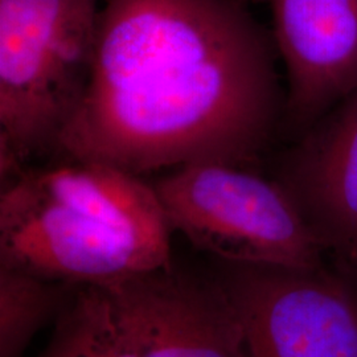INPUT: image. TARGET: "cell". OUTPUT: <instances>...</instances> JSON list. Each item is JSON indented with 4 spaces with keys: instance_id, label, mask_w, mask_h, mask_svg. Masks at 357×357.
<instances>
[{
    "instance_id": "cell-1",
    "label": "cell",
    "mask_w": 357,
    "mask_h": 357,
    "mask_svg": "<svg viewBox=\"0 0 357 357\" xmlns=\"http://www.w3.org/2000/svg\"><path fill=\"white\" fill-rule=\"evenodd\" d=\"M275 45L236 0H105L89 86L53 159L134 175L249 168L282 126Z\"/></svg>"
},
{
    "instance_id": "cell-2",
    "label": "cell",
    "mask_w": 357,
    "mask_h": 357,
    "mask_svg": "<svg viewBox=\"0 0 357 357\" xmlns=\"http://www.w3.org/2000/svg\"><path fill=\"white\" fill-rule=\"evenodd\" d=\"M151 183L118 167L53 159L1 183L0 268L112 286L172 265Z\"/></svg>"
},
{
    "instance_id": "cell-3",
    "label": "cell",
    "mask_w": 357,
    "mask_h": 357,
    "mask_svg": "<svg viewBox=\"0 0 357 357\" xmlns=\"http://www.w3.org/2000/svg\"><path fill=\"white\" fill-rule=\"evenodd\" d=\"M100 0H0V178L53 156L89 86Z\"/></svg>"
},
{
    "instance_id": "cell-4",
    "label": "cell",
    "mask_w": 357,
    "mask_h": 357,
    "mask_svg": "<svg viewBox=\"0 0 357 357\" xmlns=\"http://www.w3.org/2000/svg\"><path fill=\"white\" fill-rule=\"evenodd\" d=\"M151 185L171 229L221 262L321 268V245L275 178L204 162L175 168Z\"/></svg>"
},
{
    "instance_id": "cell-5",
    "label": "cell",
    "mask_w": 357,
    "mask_h": 357,
    "mask_svg": "<svg viewBox=\"0 0 357 357\" xmlns=\"http://www.w3.org/2000/svg\"><path fill=\"white\" fill-rule=\"evenodd\" d=\"M250 357H357V293L319 270L222 262Z\"/></svg>"
},
{
    "instance_id": "cell-6",
    "label": "cell",
    "mask_w": 357,
    "mask_h": 357,
    "mask_svg": "<svg viewBox=\"0 0 357 357\" xmlns=\"http://www.w3.org/2000/svg\"><path fill=\"white\" fill-rule=\"evenodd\" d=\"M105 287L139 357H250L241 319L217 277L171 265Z\"/></svg>"
},
{
    "instance_id": "cell-7",
    "label": "cell",
    "mask_w": 357,
    "mask_h": 357,
    "mask_svg": "<svg viewBox=\"0 0 357 357\" xmlns=\"http://www.w3.org/2000/svg\"><path fill=\"white\" fill-rule=\"evenodd\" d=\"M287 91L282 126L294 138L357 89V0H268Z\"/></svg>"
},
{
    "instance_id": "cell-8",
    "label": "cell",
    "mask_w": 357,
    "mask_h": 357,
    "mask_svg": "<svg viewBox=\"0 0 357 357\" xmlns=\"http://www.w3.org/2000/svg\"><path fill=\"white\" fill-rule=\"evenodd\" d=\"M275 180L323 250L357 268V89L295 138Z\"/></svg>"
},
{
    "instance_id": "cell-9",
    "label": "cell",
    "mask_w": 357,
    "mask_h": 357,
    "mask_svg": "<svg viewBox=\"0 0 357 357\" xmlns=\"http://www.w3.org/2000/svg\"><path fill=\"white\" fill-rule=\"evenodd\" d=\"M38 357H139L105 286H76Z\"/></svg>"
},
{
    "instance_id": "cell-10",
    "label": "cell",
    "mask_w": 357,
    "mask_h": 357,
    "mask_svg": "<svg viewBox=\"0 0 357 357\" xmlns=\"http://www.w3.org/2000/svg\"><path fill=\"white\" fill-rule=\"evenodd\" d=\"M76 284L0 268V357H24L33 337L57 319Z\"/></svg>"
}]
</instances>
